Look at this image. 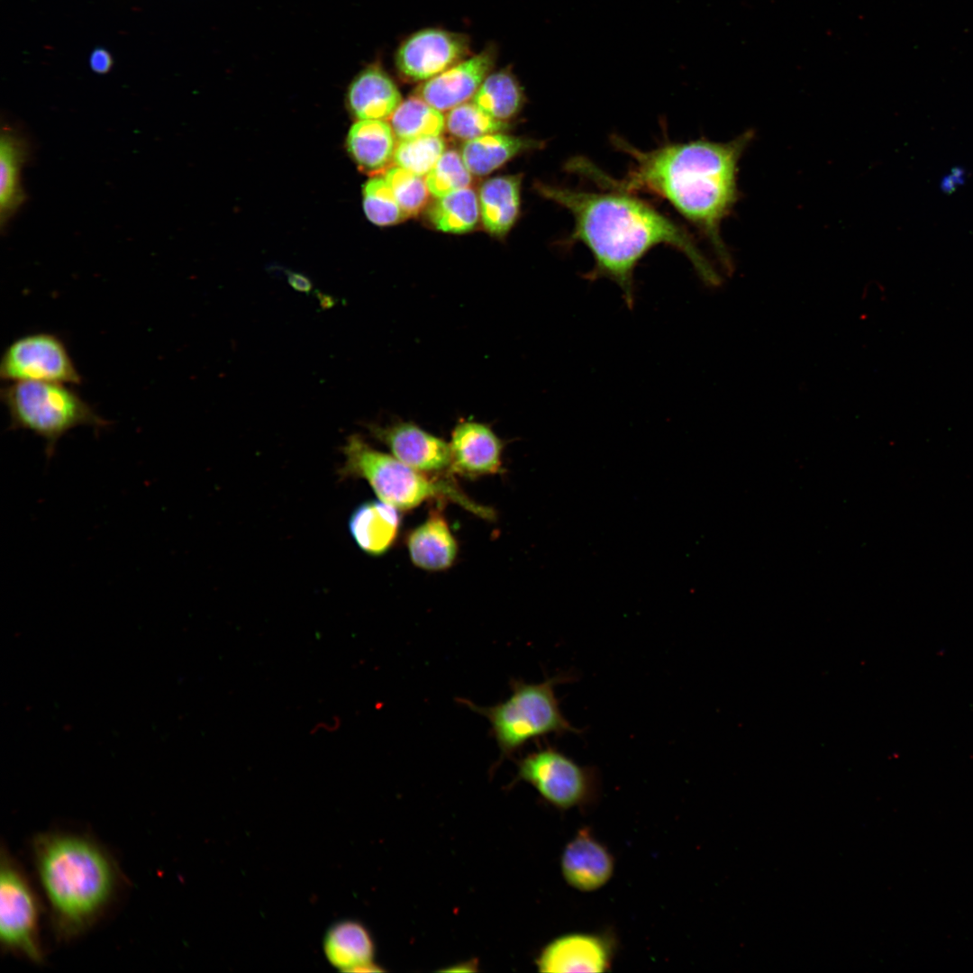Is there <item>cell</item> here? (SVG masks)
<instances>
[{"mask_svg":"<svg viewBox=\"0 0 973 973\" xmlns=\"http://www.w3.org/2000/svg\"><path fill=\"white\" fill-rule=\"evenodd\" d=\"M41 903L26 871L8 849L0 851V945L4 952L41 965Z\"/></svg>","mask_w":973,"mask_h":973,"instance_id":"52a82bcc","label":"cell"},{"mask_svg":"<svg viewBox=\"0 0 973 973\" xmlns=\"http://www.w3.org/2000/svg\"><path fill=\"white\" fill-rule=\"evenodd\" d=\"M399 511L380 499L367 501L356 507L349 519V530L359 548L370 556L385 554L398 535Z\"/></svg>","mask_w":973,"mask_h":973,"instance_id":"ffe728a7","label":"cell"},{"mask_svg":"<svg viewBox=\"0 0 973 973\" xmlns=\"http://www.w3.org/2000/svg\"><path fill=\"white\" fill-rule=\"evenodd\" d=\"M569 674H560L540 683L511 681V695L491 706H479L468 699L459 702L486 717L501 759L511 757L531 741L550 734L561 735L579 731L563 715L555 687L568 681Z\"/></svg>","mask_w":973,"mask_h":973,"instance_id":"5b68a950","label":"cell"},{"mask_svg":"<svg viewBox=\"0 0 973 973\" xmlns=\"http://www.w3.org/2000/svg\"><path fill=\"white\" fill-rule=\"evenodd\" d=\"M613 946L605 936L572 932L549 942L536 965L541 972H605L611 966Z\"/></svg>","mask_w":973,"mask_h":973,"instance_id":"4fadbf2b","label":"cell"},{"mask_svg":"<svg viewBox=\"0 0 973 973\" xmlns=\"http://www.w3.org/2000/svg\"><path fill=\"white\" fill-rule=\"evenodd\" d=\"M370 433L388 447L393 456L423 473L450 468V443L413 422H399L386 426L371 424Z\"/></svg>","mask_w":973,"mask_h":973,"instance_id":"7c38bea8","label":"cell"},{"mask_svg":"<svg viewBox=\"0 0 973 973\" xmlns=\"http://www.w3.org/2000/svg\"><path fill=\"white\" fill-rule=\"evenodd\" d=\"M449 443L453 472L477 477L502 470L504 444L487 424L460 420L453 428Z\"/></svg>","mask_w":973,"mask_h":973,"instance_id":"5bb4252c","label":"cell"},{"mask_svg":"<svg viewBox=\"0 0 973 973\" xmlns=\"http://www.w3.org/2000/svg\"><path fill=\"white\" fill-rule=\"evenodd\" d=\"M31 155V145L22 132L10 125L0 135V224H8L27 200L22 185V169Z\"/></svg>","mask_w":973,"mask_h":973,"instance_id":"ac0fdd59","label":"cell"},{"mask_svg":"<svg viewBox=\"0 0 973 973\" xmlns=\"http://www.w3.org/2000/svg\"><path fill=\"white\" fill-rule=\"evenodd\" d=\"M445 151V141L440 136H426L399 140L393 161L417 176L424 177Z\"/></svg>","mask_w":973,"mask_h":973,"instance_id":"4316f807","label":"cell"},{"mask_svg":"<svg viewBox=\"0 0 973 973\" xmlns=\"http://www.w3.org/2000/svg\"><path fill=\"white\" fill-rule=\"evenodd\" d=\"M519 175L495 177L485 181L478 192L480 217L485 229L496 237L505 236L520 212Z\"/></svg>","mask_w":973,"mask_h":973,"instance_id":"44dd1931","label":"cell"},{"mask_svg":"<svg viewBox=\"0 0 973 973\" xmlns=\"http://www.w3.org/2000/svg\"><path fill=\"white\" fill-rule=\"evenodd\" d=\"M406 547L413 564L428 571L450 568L458 554V543L440 509L431 511L427 519L412 530Z\"/></svg>","mask_w":973,"mask_h":973,"instance_id":"d6986e66","label":"cell"},{"mask_svg":"<svg viewBox=\"0 0 973 973\" xmlns=\"http://www.w3.org/2000/svg\"><path fill=\"white\" fill-rule=\"evenodd\" d=\"M479 217L478 196L469 186L436 198L427 210L435 229L455 234L472 231Z\"/></svg>","mask_w":973,"mask_h":973,"instance_id":"d4e9b609","label":"cell"},{"mask_svg":"<svg viewBox=\"0 0 973 973\" xmlns=\"http://www.w3.org/2000/svg\"><path fill=\"white\" fill-rule=\"evenodd\" d=\"M951 171L952 172L948 176L944 177L943 180L941 181V186L942 190L946 193L952 192L954 188L958 185H960L964 180V170L962 168H954Z\"/></svg>","mask_w":973,"mask_h":973,"instance_id":"d6a6232c","label":"cell"},{"mask_svg":"<svg viewBox=\"0 0 973 973\" xmlns=\"http://www.w3.org/2000/svg\"><path fill=\"white\" fill-rule=\"evenodd\" d=\"M89 65L94 72L105 74L113 66V58L107 50L97 48L92 51L89 57Z\"/></svg>","mask_w":973,"mask_h":973,"instance_id":"1f68e13d","label":"cell"},{"mask_svg":"<svg viewBox=\"0 0 973 973\" xmlns=\"http://www.w3.org/2000/svg\"><path fill=\"white\" fill-rule=\"evenodd\" d=\"M496 58V46L488 44L480 52L424 81L414 95L441 112L450 111L474 96L492 72Z\"/></svg>","mask_w":973,"mask_h":973,"instance_id":"8fae6325","label":"cell"},{"mask_svg":"<svg viewBox=\"0 0 973 973\" xmlns=\"http://www.w3.org/2000/svg\"><path fill=\"white\" fill-rule=\"evenodd\" d=\"M323 950L330 963L341 971H383L373 961V939L359 922L343 920L332 924L324 935Z\"/></svg>","mask_w":973,"mask_h":973,"instance_id":"e0dca14e","label":"cell"},{"mask_svg":"<svg viewBox=\"0 0 973 973\" xmlns=\"http://www.w3.org/2000/svg\"><path fill=\"white\" fill-rule=\"evenodd\" d=\"M288 282L292 287L301 292H308L312 287L310 280L299 273H290Z\"/></svg>","mask_w":973,"mask_h":973,"instance_id":"836d02e7","label":"cell"},{"mask_svg":"<svg viewBox=\"0 0 973 973\" xmlns=\"http://www.w3.org/2000/svg\"><path fill=\"white\" fill-rule=\"evenodd\" d=\"M384 177L405 217L414 216L425 207L431 194L423 177L396 166L387 169Z\"/></svg>","mask_w":973,"mask_h":973,"instance_id":"4dcf8cb0","label":"cell"},{"mask_svg":"<svg viewBox=\"0 0 973 973\" xmlns=\"http://www.w3.org/2000/svg\"><path fill=\"white\" fill-rule=\"evenodd\" d=\"M517 778L532 786L553 806L567 810L590 803L598 788L596 772L546 745L517 763Z\"/></svg>","mask_w":973,"mask_h":973,"instance_id":"ba28073f","label":"cell"},{"mask_svg":"<svg viewBox=\"0 0 973 973\" xmlns=\"http://www.w3.org/2000/svg\"><path fill=\"white\" fill-rule=\"evenodd\" d=\"M560 867L565 881L573 888L592 892L603 887L614 871V857L591 831L580 829L565 846Z\"/></svg>","mask_w":973,"mask_h":973,"instance_id":"9a60e30c","label":"cell"},{"mask_svg":"<svg viewBox=\"0 0 973 973\" xmlns=\"http://www.w3.org/2000/svg\"><path fill=\"white\" fill-rule=\"evenodd\" d=\"M390 125L399 140L440 136L445 118L441 111L414 95L404 100L390 116Z\"/></svg>","mask_w":973,"mask_h":973,"instance_id":"484cf974","label":"cell"},{"mask_svg":"<svg viewBox=\"0 0 973 973\" xmlns=\"http://www.w3.org/2000/svg\"><path fill=\"white\" fill-rule=\"evenodd\" d=\"M0 377L9 382L41 381L79 385L78 372L63 340L50 332H32L14 340L0 359Z\"/></svg>","mask_w":973,"mask_h":973,"instance_id":"9c48e42d","label":"cell"},{"mask_svg":"<svg viewBox=\"0 0 973 973\" xmlns=\"http://www.w3.org/2000/svg\"><path fill=\"white\" fill-rule=\"evenodd\" d=\"M395 136L384 120H359L348 132L347 150L360 169L377 172L393 159Z\"/></svg>","mask_w":973,"mask_h":973,"instance_id":"7402d4cb","label":"cell"},{"mask_svg":"<svg viewBox=\"0 0 973 973\" xmlns=\"http://www.w3.org/2000/svg\"><path fill=\"white\" fill-rule=\"evenodd\" d=\"M470 54L468 35L441 28H425L407 36L398 46L395 67L406 81H427Z\"/></svg>","mask_w":973,"mask_h":973,"instance_id":"30bf717a","label":"cell"},{"mask_svg":"<svg viewBox=\"0 0 973 973\" xmlns=\"http://www.w3.org/2000/svg\"><path fill=\"white\" fill-rule=\"evenodd\" d=\"M524 100L523 87L507 68L490 73L472 97V102L484 112L504 122L519 113Z\"/></svg>","mask_w":973,"mask_h":973,"instance_id":"cb8c5ba5","label":"cell"},{"mask_svg":"<svg viewBox=\"0 0 973 973\" xmlns=\"http://www.w3.org/2000/svg\"><path fill=\"white\" fill-rule=\"evenodd\" d=\"M471 175L461 154L455 150H449L444 151L425 176V182L430 194L439 198L468 187L472 182Z\"/></svg>","mask_w":973,"mask_h":973,"instance_id":"f546056e","label":"cell"},{"mask_svg":"<svg viewBox=\"0 0 973 973\" xmlns=\"http://www.w3.org/2000/svg\"><path fill=\"white\" fill-rule=\"evenodd\" d=\"M342 451L345 459L340 476L367 480L380 500L399 510L437 498L450 500L482 518H494V511L475 503L452 482L429 477L375 450L359 435L350 436Z\"/></svg>","mask_w":973,"mask_h":973,"instance_id":"277c9868","label":"cell"},{"mask_svg":"<svg viewBox=\"0 0 973 973\" xmlns=\"http://www.w3.org/2000/svg\"><path fill=\"white\" fill-rule=\"evenodd\" d=\"M445 125L451 135L466 141L508 128L506 122L492 117L473 102L463 103L450 109Z\"/></svg>","mask_w":973,"mask_h":973,"instance_id":"83f0119b","label":"cell"},{"mask_svg":"<svg viewBox=\"0 0 973 973\" xmlns=\"http://www.w3.org/2000/svg\"><path fill=\"white\" fill-rule=\"evenodd\" d=\"M540 144L531 139L500 132L466 141L460 154L471 174L485 176L519 153L537 148Z\"/></svg>","mask_w":973,"mask_h":973,"instance_id":"603a6c76","label":"cell"},{"mask_svg":"<svg viewBox=\"0 0 973 973\" xmlns=\"http://www.w3.org/2000/svg\"><path fill=\"white\" fill-rule=\"evenodd\" d=\"M750 139L748 132L727 142L670 141L644 150L613 136L614 147L632 160L622 178L608 176L584 159L570 160L568 168L602 187L648 193L668 202L707 240L723 269L730 272L732 261L721 224L737 201L738 163Z\"/></svg>","mask_w":973,"mask_h":973,"instance_id":"6da1fadb","label":"cell"},{"mask_svg":"<svg viewBox=\"0 0 973 973\" xmlns=\"http://www.w3.org/2000/svg\"><path fill=\"white\" fill-rule=\"evenodd\" d=\"M71 385L41 382H9L1 388V400L5 405L13 430H26L45 442V454L50 458L59 441L69 431L79 426L96 430L105 428L109 422L74 390Z\"/></svg>","mask_w":973,"mask_h":973,"instance_id":"8992f818","label":"cell"},{"mask_svg":"<svg viewBox=\"0 0 973 973\" xmlns=\"http://www.w3.org/2000/svg\"><path fill=\"white\" fill-rule=\"evenodd\" d=\"M535 188L572 216L573 228L562 244L569 248L581 243L591 252L594 265L585 278L614 282L628 306L634 302L636 267L659 245L686 256L707 286H718L722 283V277L687 229L635 194L605 187V191L595 192L543 183L536 184Z\"/></svg>","mask_w":973,"mask_h":973,"instance_id":"7a4b0ae2","label":"cell"},{"mask_svg":"<svg viewBox=\"0 0 973 973\" xmlns=\"http://www.w3.org/2000/svg\"><path fill=\"white\" fill-rule=\"evenodd\" d=\"M402 102L396 84L377 62L364 67L346 91L347 107L358 120H385Z\"/></svg>","mask_w":973,"mask_h":973,"instance_id":"2e32d148","label":"cell"},{"mask_svg":"<svg viewBox=\"0 0 973 973\" xmlns=\"http://www.w3.org/2000/svg\"><path fill=\"white\" fill-rule=\"evenodd\" d=\"M363 210L367 218L378 226H388L405 217L385 177L369 178L362 189Z\"/></svg>","mask_w":973,"mask_h":973,"instance_id":"f1b7e54d","label":"cell"},{"mask_svg":"<svg viewBox=\"0 0 973 973\" xmlns=\"http://www.w3.org/2000/svg\"><path fill=\"white\" fill-rule=\"evenodd\" d=\"M31 855L59 942L92 929L114 905L123 874L111 852L85 833L47 831L31 841Z\"/></svg>","mask_w":973,"mask_h":973,"instance_id":"3957f363","label":"cell"}]
</instances>
